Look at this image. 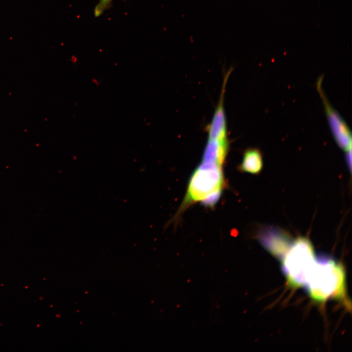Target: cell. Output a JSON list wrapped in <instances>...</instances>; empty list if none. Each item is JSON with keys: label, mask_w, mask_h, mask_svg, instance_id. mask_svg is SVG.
I'll return each instance as SVG.
<instances>
[{"label": "cell", "mask_w": 352, "mask_h": 352, "mask_svg": "<svg viewBox=\"0 0 352 352\" xmlns=\"http://www.w3.org/2000/svg\"><path fill=\"white\" fill-rule=\"evenodd\" d=\"M304 287L310 297L319 302L343 298L346 293L343 266L330 256H316Z\"/></svg>", "instance_id": "1"}, {"label": "cell", "mask_w": 352, "mask_h": 352, "mask_svg": "<svg viewBox=\"0 0 352 352\" xmlns=\"http://www.w3.org/2000/svg\"><path fill=\"white\" fill-rule=\"evenodd\" d=\"M225 185L222 165L201 161L190 177L186 194L176 218L192 204L201 201L213 193L222 192Z\"/></svg>", "instance_id": "2"}, {"label": "cell", "mask_w": 352, "mask_h": 352, "mask_svg": "<svg viewBox=\"0 0 352 352\" xmlns=\"http://www.w3.org/2000/svg\"><path fill=\"white\" fill-rule=\"evenodd\" d=\"M316 259L313 245L308 239L300 237L293 241L281 260L283 272L289 286L304 287Z\"/></svg>", "instance_id": "3"}, {"label": "cell", "mask_w": 352, "mask_h": 352, "mask_svg": "<svg viewBox=\"0 0 352 352\" xmlns=\"http://www.w3.org/2000/svg\"><path fill=\"white\" fill-rule=\"evenodd\" d=\"M323 76L316 82V88L323 103L325 114L332 135L339 147L345 152L351 150L352 134L350 128L340 114L328 101L322 88Z\"/></svg>", "instance_id": "4"}, {"label": "cell", "mask_w": 352, "mask_h": 352, "mask_svg": "<svg viewBox=\"0 0 352 352\" xmlns=\"http://www.w3.org/2000/svg\"><path fill=\"white\" fill-rule=\"evenodd\" d=\"M257 238L268 251L280 260L294 241L286 231L274 226L262 227L258 232Z\"/></svg>", "instance_id": "5"}, {"label": "cell", "mask_w": 352, "mask_h": 352, "mask_svg": "<svg viewBox=\"0 0 352 352\" xmlns=\"http://www.w3.org/2000/svg\"><path fill=\"white\" fill-rule=\"evenodd\" d=\"M231 70H229L224 78L219 101L216 108L213 118L207 130L208 139H223L227 138L226 120L224 109V95L226 84Z\"/></svg>", "instance_id": "6"}, {"label": "cell", "mask_w": 352, "mask_h": 352, "mask_svg": "<svg viewBox=\"0 0 352 352\" xmlns=\"http://www.w3.org/2000/svg\"><path fill=\"white\" fill-rule=\"evenodd\" d=\"M228 149L227 138L220 140L208 139L203 152L202 161L216 163L222 166Z\"/></svg>", "instance_id": "7"}, {"label": "cell", "mask_w": 352, "mask_h": 352, "mask_svg": "<svg viewBox=\"0 0 352 352\" xmlns=\"http://www.w3.org/2000/svg\"><path fill=\"white\" fill-rule=\"evenodd\" d=\"M263 168V154L256 148H248L244 151L242 161L238 167L240 172L254 175L259 174Z\"/></svg>", "instance_id": "8"}, {"label": "cell", "mask_w": 352, "mask_h": 352, "mask_svg": "<svg viewBox=\"0 0 352 352\" xmlns=\"http://www.w3.org/2000/svg\"><path fill=\"white\" fill-rule=\"evenodd\" d=\"M222 192H218L211 194L202 200L201 202L205 207L212 208L218 203Z\"/></svg>", "instance_id": "9"}, {"label": "cell", "mask_w": 352, "mask_h": 352, "mask_svg": "<svg viewBox=\"0 0 352 352\" xmlns=\"http://www.w3.org/2000/svg\"><path fill=\"white\" fill-rule=\"evenodd\" d=\"M113 0H99L94 10L95 17H98L106 11Z\"/></svg>", "instance_id": "10"}, {"label": "cell", "mask_w": 352, "mask_h": 352, "mask_svg": "<svg viewBox=\"0 0 352 352\" xmlns=\"http://www.w3.org/2000/svg\"><path fill=\"white\" fill-rule=\"evenodd\" d=\"M346 160L347 163V164L348 165V167L350 169V171L351 170V159H352V153L351 150H350L348 152H346Z\"/></svg>", "instance_id": "11"}]
</instances>
